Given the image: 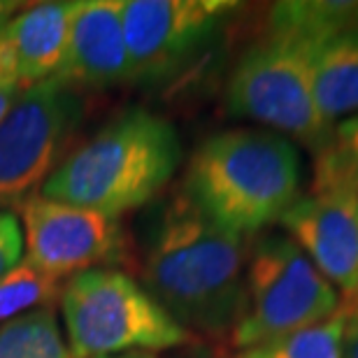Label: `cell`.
Instances as JSON below:
<instances>
[{
  "label": "cell",
  "mask_w": 358,
  "mask_h": 358,
  "mask_svg": "<svg viewBox=\"0 0 358 358\" xmlns=\"http://www.w3.org/2000/svg\"><path fill=\"white\" fill-rule=\"evenodd\" d=\"M335 140H338L349 154L358 159V114L340 121V124L335 126Z\"/></svg>",
  "instance_id": "ac0fdd59"
},
{
  "label": "cell",
  "mask_w": 358,
  "mask_h": 358,
  "mask_svg": "<svg viewBox=\"0 0 358 358\" xmlns=\"http://www.w3.org/2000/svg\"><path fill=\"white\" fill-rule=\"evenodd\" d=\"M54 77L73 89H110L131 82L121 0H75L66 56Z\"/></svg>",
  "instance_id": "8fae6325"
},
{
  "label": "cell",
  "mask_w": 358,
  "mask_h": 358,
  "mask_svg": "<svg viewBox=\"0 0 358 358\" xmlns=\"http://www.w3.org/2000/svg\"><path fill=\"white\" fill-rule=\"evenodd\" d=\"M84 105L77 89L52 80L21 91L0 124V212L35 196L70 154Z\"/></svg>",
  "instance_id": "52a82bcc"
},
{
  "label": "cell",
  "mask_w": 358,
  "mask_h": 358,
  "mask_svg": "<svg viewBox=\"0 0 358 358\" xmlns=\"http://www.w3.org/2000/svg\"><path fill=\"white\" fill-rule=\"evenodd\" d=\"M349 28H358L352 0L275 3L261 38L240 54L228 77V112L319 154L333 142L335 126L314 103V63L321 47Z\"/></svg>",
  "instance_id": "6da1fadb"
},
{
  "label": "cell",
  "mask_w": 358,
  "mask_h": 358,
  "mask_svg": "<svg viewBox=\"0 0 358 358\" xmlns=\"http://www.w3.org/2000/svg\"><path fill=\"white\" fill-rule=\"evenodd\" d=\"M19 3H14V0H0V26H5L7 21H10L14 14L19 10Z\"/></svg>",
  "instance_id": "7402d4cb"
},
{
  "label": "cell",
  "mask_w": 358,
  "mask_h": 358,
  "mask_svg": "<svg viewBox=\"0 0 358 358\" xmlns=\"http://www.w3.org/2000/svg\"><path fill=\"white\" fill-rule=\"evenodd\" d=\"M103 358H156L152 352H128V354H119V356H103Z\"/></svg>",
  "instance_id": "603a6c76"
},
{
  "label": "cell",
  "mask_w": 358,
  "mask_h": 358,
  "mask_svg": "<svg viewBox=\"0 0 358 358\" xmlns=\"http://www.w3.org/2000/svg\"><path fill=\"white\" fill-rule=\"evenodd\" d=\"M26 259L54 282L124 259L126 240L117 217L45 196L19 207Z\"/></svg>",
  "instance_id": "9c48e42d"
},
{
  "label": "cell",
  "mask_w": 358,
  "mask_h": 358,
  "mask_svg": "<svg viewBox=\"0 0 358 358\" xmlns=\"http://www.w3.org/2000/svg\"><path fill=\"white\" fill-rule=\"evenodd\" d=\"M24 231L12 212H0V279L21 263Z\"/></svg>",
  "instance_id": "e0dca14e"
},
{
  "label": "cell",
  "mask_w": 358,
  "mask_h": 358,
  "mask_svg": "<svg viewBox=\"0 0 358 358\" xmlns=\"http://www.w3.org/2000/svg\"><path fill=\"white\" fill-rule=\"evenodd\" d=\"M182 358H233V354H228V349L224 345H212V342L196 340L191 342Z\"/></svg>",
  "instance_id": "d6986e66"
},
{
  "label": "cell",
  "mask_w": 358,
  "mask_h": 358,
  "mask_svg": "<svg viewBox=\"0 0 358 358\" xmlns=\"http://www.w3.org/2000/svg\"><path fill=\"white\" fill-rule=\"evenodd\" d=\"M340 293L358 310V193H307L277 221Z\"/></svg>",
  "instance_id": "30bf717a"
},
{
  "label": "cell",
  "mask_w": 358,
  "mask_h": 358,
  "mask_svg": "<svg viewBox=\"0 0 358 358\" xmlns=\"http://www.w3.org/2000/svg\"><path fill=\"white\" fill-rule=\"evenodd\" d=\"M59 293V282L42 275L28 261H21L17 268L0 279V326L40 307H52Z\"/></svg>",
  "instance_id": "2e32d148"
},
{
  "label": "cell",
  "mask_w": 358,
  "mask_h": 358,
  "mask_svg": "<svg viewBox=\"0 0 358 358\" xmlns=\"http://www.w3.org/2000/svg\"><path fill=\"white\" fill-rule=\"evenodd\" d=\"M61 312L73 358L189 347L198 338L177 324L147 289L119 270L96 268L70 277Z\"/></svg>",
  "instance_id": "5b68a950"
},
{
  "label": "cell",
  "mask_w": 358,
  "mask_h": 358,
  "mask_svg": "<svg viewBox=\"0 0 358 358\" xmlns=\"http://www.w3.org/2000/svg\"><path fill=\"white\" fill-rule=\"evenodd\" d=\"M179 163L182 142L175 126L159 114L131 107L73 149L40 196L119 219L159 196Z\"/></svg>",
  "instance_id": "277c9868"
},
{
  "label": "cell",
  "mask_w": 358,
  "mask_h": 358,
  "mask_svg": "<svg viewBox=\"0 0 358 358\" xmlns=\"http://www.w3.org/2000/svg\"><path fill=\"white\" fill-rule=\"evenodd\" d=\"M342 358H358V310L349 312L347 331H345V347H342Z\"/></svg>",
  "instance_id": "ffe728a7"
},
{
  "label": "cell",
  "mask_w": 358,
  "mask_h": 358,
  "mask_svg": "<svg viewBox=\"0 0 358 358\" xmlns=\"http://www.w3.org/2000/svg\"><path fill=\"white\" fill-rule=\"evenodd\" d=\"M247 259L249 238L212 224L177 191L154 221L140 275L179 326L221 345L242 317Z\"/></svg>",
  "instance_id": "7a4b0ae2"
},
{
  "label": "cell",
  "mask_w": 358,
  "mask_h": 358,
  "mask_svg": "<svg viewBox=\"0 0 358 358\" xmlns=\"http://www.w3.org/2000/svg\"><path fill=\"white\" fill-rule=\"evenodd\" d=\"M21 91L24 89H21L19 84H0V124H3L5 117L14 107V103L19 100Z\"/></svg>",
  "instance_id": "44dd1931"
},
{
  "label": "cell",
  "mask_w": 358,
  "mask_h": 358,
  "mask_svg": "<svg viewBox=\"0 0 358 358\" xmlns=\"http://www.w3.org/2000/svg\"><path fill=\"white\" fill-rule=\"evenodd\" d=\"M300 177L291 140L259 128H231L196 147L179 191L212 224L252 238L300 198Z\"/></svg>",
  "instance_id": "3957f363"
},
{
  "label": "cell",
  "mask_w": 358,
  "mask_h": 358,
  "mask_svg": "<svg viewBox=\"0 0 358 358\" xmlns=\"http://www.w3.org/2000/svg\"><path fill=\"white\" fill-rule=\"evenodd\" d=\"M238 10L240 3L231 0H121L131 82L175 77Z\"/></svg>",
  "instance_id": "ba28073f"
},
{
  "label": "cell",
  "mask_w": 358,
  "mask_h": 358,
  "mask_svg": "<svg viewBox=\"0 0 358 358\" xmlns=\"http://www.w3.org/2000/svg\"><path fill=\"white\" fill-rule=\"evenodd\" d=\"M75 3H38L0 26V84L21 89L47 82L61 70Z\"/></svg>",
  "instance_id": "7c38bea8"
},
{
  "label": "cell",
  "mask_w": 358,
  "mask_h": 358,
  "mask_svg": "<svg viewBox=\"0 0 358 358\" xmlns=\"http://www.w3.org/2000/svg\"><path fill=\"white\" fill-rule=\"evenodd\" d=\"M347 321V307L340 305L338 312L319 324L242 349V352L233 354V358H342Z\"/></svg>",
  "instance_id": "5bb4252c"
},
{
  "label": "cell",
  "mask_w": 358,
  "mask_h": 358,
  "mask_svg": "<svg viewBox=\"0 0 358 358\" xmlns=\"http://www.w3.org/2000/svg\"><path fill=\"white\" fill-rule=\"evenodd\" d=\"M340 293L284 233H266L249 245L245 307L228 345L249 349L300 331L338 312Z\"/></svg>",
  "instance_id": "8992f818"
},
{
  "label": "cell",
  "mask_w": 358,
  "mask_h": 358,
  "mask_svg": "<svg viewBox=\"0 0 358 358\" xmlns=\"http://www.w3.org/2000/svg\"><path fill=\"white\" fill-rule=\"evenodd\" d=\"M314 103L331 126L358 114V28L338 33L321 47L314 63Z\"/></svg>",
  "instance_id": "4fadbf2b"
},
{
  "label": "cell",
  "mask_w": 358,
  "mask_h": 358,
  "mask_svg": "<svg viewBox=\"0 0 358 358\" xmlns=\"http://www.w3.org/2000/svg\"><path fill=\"white\" fill-rule=\"evenodd\" d=\"M0 358H73L52 307L0 326Z\"/></svg>",
  "instance_id": "9a60e30c"
}]
</instances>
